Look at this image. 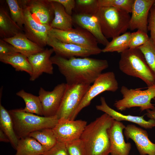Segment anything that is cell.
<instances>
[{
  "label": "cell",
  "instance_id": "b9f144b4",
  "mask_svg": "<svg viewBox=\"0 0 155 155\" xmlns=\"http://www.w3.org/2000/svg\"><path fill=\"white\" fill-rule=\"evenodd\" d=\"M153 5L155 6V0L154 1V2Z\"/></svg>",
  "mask_w": 155,
  "mask_h": 155
},
{
  "label": "cell",
  "instance_id": "74e56055",
  "mask_svg": "<svg viewBox=\"0 0 155 155\" xmlns=\"http://www.w3.org/2000/svg\"><path fill=\"white\" fill-rule=\"evenodd\" d=\"M18 53L17 49L11 44L4 40H0V55Z\"/></svg>",
  "mask_w": 155,
  "mask_h": 155
},
{
  "label": "cell",
  "instance_id": "7402d4cb",
  "mask_svg": "<svg viewBox=\"0 0 155 155\" xmlns=\"http://www.w3.org/2000/svg\"><path fill=\"white\" fill-rule=\"evenodd\" d=\"M54 11V16L50 26L52 28L68 30L73 28L72 17L66 12L63 6L59 3L49 0Z\"/></svg>",
  "mask_w": 155,
  "mask_h": 155
},
{
  "label": "cell",
  "instance_id": "603a6c76",
  "mask_svg": "<svg viewBox=\"0 0 155 155\" xmlns=\"http://www.w3.org/2000/svg\"><path fill=\"white\" fill-rule=\"evenodd\" d=\"M14 155H40L46 152L44 147L34 138L29 136L19 139Z\"/></svg>",
  "mask_w": 155,
  "mask_h": 155
},
{
  "label": "cell",
  "instance_id": "4316f807",
  "mask_svg": "<svg viewBox=\"0 0 155 155\" xmlns=\"http://www.w3.org/2000/svg\"><path fill=\"white\" fill-rule=\"evenodd\" d=\"M16 95L22 98L25 103L23 108L26 112L43 116L42 104L38 96L34 95L22 89L16 93Z\"/></svg>",
  "mask_w": 155,
  "mask_h": 155
},
{
  "label": "cell",
  "instance_id": "d590c367",
  "mask_svg": "<svg viewBox=\"0 0 155 155\" xmlns=\"http://www.w3.org/2000/svg\"><path fill=\"white\" fill-rule=\"evenodd\" d=\"M44 155H69L65 143L58 142L52 148L46 151Z\"/></svg>",
  "mask_w": 155,
  "mask_h": 155
},
{
  "label": "cell",
  "instance_id": "4dcf8cb0",
  "mask_svg": "<svg viewBox=\"0 0 155 155\" xmlns=\"http://www.w3.org/2000/svg\"><path fill=\"white\" fill-rule=\"evenodd\" d=\"M143 54L148 65L155 75V43L151 39L138 47Z\"/></svg>",
  "mask_w": 155,
  "mask_h": 155
},
{
  "label": "cell",
  "instance_id": "1f68e13d",
  "mask_svg": "<svg viewBox=\"0 0 155 155\" xmlns=\"http://www.w3.org/2000/svg\"><path fill=\"white\" fill-rule=\"evenodd\" d=\"M75 1V8L77 13L95 15L99 7L98 0H76Z\"/></svg>",
  "mask_w": 155,
  "mask_h": 155
},
{
  "label": "cell",
  "instance_id": "9a60e30c",
  "mask_svg": "<svg viewBox=\"0 0 155 155\" xmlns=\"http://www.w3.org/2000/svg\"><path fill=\"white\" fill-rule=\"evenodd\" d=\"M124 133L127 140L134 142L140 155H155V144L150 140L146 130L131 124L126 126Z\"/></svg>",
  "mask_w": 155,
  "mask_h": 155
},
{
  "label": "cell",
  "instance_id": "83f0119b",
  "mask_svg": "<svg viewBox=\"0 0 155 155\" xmlns=\"http://www.w3.org/2000/svg\"><path fill=\"white\" fill-rule=\"evenodd\" d=\"M131 38V33L126 32L121 35L112 38L105 47L102 49L103 53L123 52L129 49Z\"/></svg>",
  "mask_w": 155,
  "mask_h": 155
},
{
  "label": "cell",
  "instance_id": "44dd1931",
  "mask_svg": "<svg viewBox=\"0 0 155 155\" xmlns=\"http://www.w3.org/2000/svg\"><path fill=\"white\" fill-rule=\"evenodd\" d=\"M11 44L18 53L28 58L43 51L44 49L28 39L24 33H18L11 38L3 39Z\"/></svg>",
  "mask_w": 155,
  "mask_h": 155
},
{
  "label": "cell",
  "instance_id": "8d00e7d4",
  "mask_svg": "<svg viewBox=\"0 0 155 155\" xmlns=\"http://www.w3.org/2000/svg\"><path fill=\"white\" fill-rule=\"evenodd\" d=\"M148 23V30L150 32V38L155 43V6L153 5L150 10Z\"/></svg>",
  "mask_w": 155,
  "mask_h": 155
},
{
  "label": "cell",
  "instance_id": "8fae6325",
  "mask_svg": "<svg viewBox=\"0 0 155 155\" xmlns=\"http://www.w3.org/2000/svg\"><path fill=\"white\" fill-rule=\"evenodd\" d=\"M47 45L52 47L55 55L69 58L72 57H85L101 53L102 49L86 48L76 44L62 42L49 34Z\"/></svg>",
  "mask_w": 155,
  "mask_h": 155
},
{
  "label": "cell",
  "instance_id": "e575fe53",
  "mask_svg": "<svg viewBox=\"0 0 155 155\" xmlns=\"http://www.w3.org/2000/svg\"><path fill=\"white\" fill-rule=\"evenodd\" d=\"M69 155H85L83 142L80 138L65 143Z\"/></svg>",
  "mask_w": 155,
  "mask_h": 155
},
{
  "label": "cell",
  "instance_id": "8992f818",
  "mask_svg": "<svg viewBox=\"0 0 155 155\" xmlns=\"http://www.w3.org/2000/svg\"><path fill=\"white\" fill-rule=\"evenodd\" d=\"M120 92L122 99L116 101L114 106L120 111H123L130 108L138 107L143 111L153 109L154 105L152 104V99L155 98V85L148 87L144 90L140 89H129L123 86Z\"/></svg>",
  "mask_w": 155,
  "mask_h": 155
},
{
  "label": "cell",
  "instance_id": "f1b7e54d",
  "mask_svg": "<svg viewBox=\"0 0 155 155\" xmlns=\"http://www.w3.org/2000/svg\"><path fill=\"white\" fill-rule=\"evenodd\" d=\"M28 136L36 140L44 147L46 151L58 142L53 129L46 128L31 133Z\"/></svg>",
  "mask_w": 155,
  "mask_h": 155
},
{
  "label": "cell",
  "instance_id": "7a4b0ae2",
  "mask_svg": "<svg viewBox=\"0 0 155 155\" xmlns=\"http://www.w3.org/2000/svg\"><path fill=\"white\" fill-rule=\"evenodd\" d=\"M114 120L104 113L87 125L80 139L85 155H109L111 146L108 131Z\"/></svg>",
  "mask_w": 155,
  "mask_h": 155
},
{
  "label": "cell",
  "instance_id": "277c9868",
  "mask_svg": "<svg viewBox=\"0 0 155 155\" xmlns=\"http://www.w3.org/2000/svg\"><path fill=\"white\" fill-rule=\"evenodd\" d=\"M9 112L19 139L28 136L31 133L37 131L53 129L58 121L56 115L49 117L39 116L25 112L23 108L10 110Z\"/></svg>",
  "mask_w": 155,
  "mask_h": 155
},
{
  "label": "cell",
  "instance_id": "d6986e66",
  "mask_svg": "<svg viewBox=\"0 0 155 155\" xmlns=\"http://www.w3.org/2000/svg\"><path fill=\"white\" fill-rule=\"evenodd\" d=\"M100 104L96 106V109L107 114L115 120L131 122L146 129H152L155 127L154 119H150L146 121L144 118V115L139 116L122 114L110 107L106 103L104 97H100Z\"/></svg>",
  "mask_w": 155,
  "mask_h": 155
},
{
  "label": "cell",
  "instance_id": "4fadbf2b",
  "mask_svg": "<svg viewBox=\"0 0 155 155\" xmlns=\"http://www.w3.org/2000/svg\"><path fill=\"white\" fill-rule=\"evenodd\" d=\"M87 125L81 119H61L53 129L58 142L66 143L80 138Z\"/></svg>",
  "mask_w": 155,
  "mask_h": 155
},
{
  "label": "cell",
  "instance_id": "30bf717a",
  "mask_svg": "<svg viewBox=\"0 0 155 155\" xmlns=\"http://www.w3.org/2000/svg\"><path fill=\"white\" fill-rule=\"evenodd\" d=\"M19 1L24 14V34L28 39L44 48L47 45L49 33L52 28L50 25L42 24L36 22L32 16L24 0Z\"/></svg>",
  "mask_w": 155,
  "mask_h": 155
},
{
  "label": "cell",
  "instance_id": "d4e9b609",
  "mask_svg": "<svg viewBox=\"0 0 155 155\" xmlns=\"http://www.w3.org/2000/svg\"><path fill=\"white\" fill-rule=\"evenodd\" d=\"M0 127L7 136L12 147L16 150L19 140L14 130L11 117L9 112L0 103Z\"/></svg>",
  "mask_w": 155,
  "mask_h": 155
},
{
  "label": "cell",
  "instance_id": "5b68a950",
  "mask_svg": "<svg viewBox=\"0 0 155 155\" xmlns=\"http://www.w3.org/2000/svg\"><path fill=\"white\" fill-rule=\"evenodd\" d=\"M95 15L107 39L119 36L129 29L131 16L124 10L113 7H99Z\"/></svg>",
  "mask_w": 155,
  "mask_h": 155
},
{
  "label": "cell",
  "instance_id": "7bdbcfd3",
  "mask_svg": "<svg viewBox=\"0 0 155 155\" xmlns=\"http://www.w3.org/2000/svg\"><path fill=\"white\" fill-rule=\"evenodd\" d=\"M44 155V154H42V155Z\"/></svg>",
  "mask_w": 155,
  "mask_h": 155
},
{
  "label": "cell",
  "instance_id": "ab89813d",
  "mask_svg": "<svg viewBox=\"0 0 155 155\" xmlns=\"http://www.w3.org/2000/svg\"><path fill=\"white\" fill-rule=\"evenodd\" d=\"M0 141L5 142H10V141L7 136L0 129Z\"/></svg>",
  "mask_w": 155,
  "mask_h": 155
},
{
  "label": "cell",
  "instance_id": "9c48e42d",
  "mask_svg": "<svg viewBox=\"0 0 155 155\" xmlns=\"http://www.w3.org/2000/svg\"><path fill=\"white\" fill-rule=\"evenodd\" d=\"M49 34L63 42L88 48L100 49L98 45V43L94 36L86 30L80 27L68 30L52 28Z\"/></svg>",
  "mask_w": 155,
  "mask_h": 155
},
{
  "label": "cell",
  "instance_id": "d6a6232c",
  "mask_svg": "<svg viewBox=\"0 0 155 155\" xmlns=\"http://www.w3.org/2000/svg\"><path fill=\"white\" fill-rule=\"evenodd\" d=\"M134 0H98V7H113L131 13Z\"/></svg>",
  "mask_w": 155,
  "mask_h": 155
},
{
  "label": "cell",
  "instance_id": "836d02e7",
  "mask_svg": "<svg viewBox=\"0 0 155 155\" xmlns=\"http://www.w3.org/2000/svg\"><path fill=\"white\" fill-rule=\"evenodd\" d=\"M150 39L147 33L140 30L131 33V38L129 49H134L141 46Z\"/></svg>",
  "mask_w": 155,
  "mask_h": 155
},
{
  "label": "cell",
  "instance_id": "ac0fdd59",
  "mask_svg": "<svg viewBox=\"0 0 155 155\" xmlns=\"http://www.w3.org/2000/svg\"><path fill=\"white\" fill-rule=\"evenodd\" d=\"M73 22L92 34L98 43L106 46L109 42L103 34L98 18L95 15L76 13L72 17Z\"/></svg>",
  "mask_w": 155,
  "mask_h": 155
},
{
  "label": "cell",
  "instance_id": "484cf974",
  "mask_svg": "<svg viewBox=\"0 0 155 155\" xmlns=\"http://www.w3.org/2000/svg\"><path fill=\"white\" fill-rule=\"evenodd\" d=\"M0 61L10 65L17 71L25 72L30 76L32 74V68L28 58L20 53L0 55Z\"/></svg>",
  "mask_w": 155,
  "mask_h": 155
},
{
  "label": "cell",
  "instance_id": "f546056e",
  "mask_svg": "<svg viewBox=\"0 0 155 155\" xmlns=\"http://www.w3.org/2000/svg\"><path fill=\"white\" fill-rule=\"evenodd\" d=\"M9 9L11 17L22 29L25 23V16L22 7L19 1L17 0H6Z\"/></svg>",
  "mask_w": 155,
  "mask_h": 155
},
{
  "label": "cell",
  "instance_id": "ffe728a7",
  "mask_svg": "<svg viewBox=\"0 0 155 155\" xmlns=\"http://www.w3.org/2000/svg\"><path fill=\"white\" fill-rule=\"evenodd\" d=\"M34 20L38 23L50 25L53 20L54 11L49 0H24Z\"/></svg>",
  "mask_w": 155,
  "mask_h": 155
},
{
  "label": "cell",
  "instance_id": "60d3db41",
  "mask_svg": "<svg viewBox=\"0 0 155 155\" xmlns=\"http://www.w3.org/2000/svg\"><path fill=\"white\" fill-rule=\"evenodd\" d=\"M146 111V114L147 117L150 119L155 120V106L152 110L148 109Z\"/></svg>",
  "mask_w": 155,
  "mask_h": 155
},
{
  "label": "cell",
  "instance_id": "2e32d148",
  "mask_svg": "<svg viewBox=\"0 0 155 155\" xmlns=\"http://www.w3.org/2000/svg\"><path fill=\"white\" fill-rule=\"evenodd\" d=\"M121 121L114 120L108 131L111 146V155H129L131 149V144L126 143L123 131L126 127Z\"/></svg>",
  "mask_w": 155,
  "mask_h": 155
},
{
  "label": "cell",
  "instance_id": "3957f363",
  "mask_svg": "<svg viewBox=\"0 0 155 155\" xmlns=\"http://www.w3.org/2000/svg\"><path fill=\"white\" fill-rule=\"evenodd\" d=\"M119 66L125 74L143 80L148 87L155 85V75L138 48L129 49L121 53Z\"/></svg>",
  "mask_w": 155,
  "mask_h": 155
},
{
  "label": "cell",
  "instance_id": "ba28073f",
  "mask_svg": "<svg viewBox=\"0 0 155 155\" xmlns=\"http://www.w3.org/2000/svg\"><path fill=\"white\" fill-rule=\"evenodd\" d=\"M118 89V83L113 72L102 73L90 86L70 119L75 120L80 111L89 105L92 100L100 94L106 91L115 92Z\"/></svg>",
  "mask_w": 155,
  "mask_h": 155
},
{
  "label": "cell",
  "instance_id": "5bb4252c",
  "mask_svg": "<svg viewBox=\"0 0 155 155\" xmlns=\"http://www.w3.org/2000/svg\"><path fill=\"white\" fill-rule=\"evenodd\" d=\"M154 0H134L129 29H136L147 33L148 20L150 10Z\"/></svg>",
  "mask_w": 155,
  "mask_h": 155
},
{
  "label": "cell",
  "instance_id": "7c38bea8",
  "mask_svg": "<svg viewBox=\"0 0 155 155\" xmlns=\"http://www.w3.org/2000/svg\"><path fill=\"white\" fill-rule=\"evenodd\" d=\"M67 84L62 83L57 84L51 91L40 87L38 96L42 108L43 116L51 117L56 115L61 104Z\"/></svg>",
  "mask_w": 155,
  "mask_h": 155
},
{
  "label": "cell",
  "instance_id": "e0dca14e",
  "mask_svg": "<svg viewBox=\"0 0 155 155\" xmlns=\"http://www.w3.org/2000/svg\"><path fill=\"white\" fill-rule=\"evenodd\" d=\"M53 52L52 48H46L28 57L32 70V73L29 79L30 81H35L43 73L51 75L53 74V64L51 57Z\"/></svg>",
  "mask_w": 155,
  "mask_h": 155
},
{
  "label": "cell",
  "instance_id": "cb8c5ba5",
  "mask_svg": "<svg viewBox=\"0 0 155 155\" xmlns=\"http://www.w3.org/2000/svg\"><path fill=\"white\" fill-rule=\"evenodd\" d=\"M20 28L12 19L7 11L0 7V36L2 39L9 38L22 32Z\"/></svg>",
  "mask_w": 155,
  "mask_h": 155
},
{
  "label": "cell",
  "instance_id": "f35d334b",
  "mask_svg": "<svg viewBox=\"0 0 155 155\" xmlns=\"http://www.w3.org/2000/svg\"><path fill=\"white\" fill-rule=\"evenodd\" d=\"M61 4L64 7L66 12L71 16L73 10L75 8L76 1L75 0H51Z\"/></svg>",
  "mask_w": 155,
  "mask_h": 155
},
{
  "label": "cell",
  "instance_id": "52a82bcc",
  "mask_svg": "<svg viewBox=\"0 0 155 155\" xmlns=\"http://www.w3.org/2000/svg\"><path fill=\"white\" fill-rule=\"evenodd\" d=\"M56 116L58 120L70 119L91 85H68Z\"/></svg>",
  "mask_w": 155,
  "mask_h": 155
},
{
  "label": "cell",
  "instance_id": "6da1fadb",
  "mask_svg": "<svg viewBox=\"0 0 155 155\" xmlns=\"http://www.w3.org/2000/svg\"><path fill=\"white\" fill-rule=\"evenodd\" d=\"M51 60L68 85H91L109 66L106 60L89 57L66 58L55 54L51 57Z\"/></svg>",
  "mask_w": 155,
  "mask_h": 155
}]
</instances>
